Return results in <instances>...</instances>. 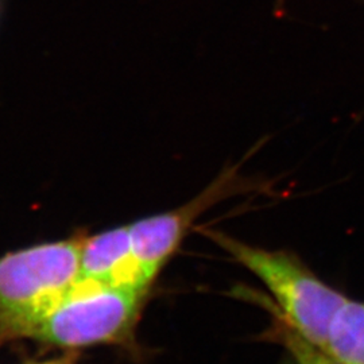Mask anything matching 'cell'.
<instances>
[{"instance_id": "6da1fadb", "label": "cell", "mask_w": 364, "mask_h": 364, "mask_svg": "<svg viewBox=\"0 0 364 364\" xmlns=\"http://www.w3.org/2000/svg\"><path fill=\"white\" fill-rule=\"evenodd\" d=\"M84 236L0 257V346L31 338L80 278Z\"/></svg>"}, {"instance_id": "52a82bcc", "label": "cell", "mask_w": 364, "mask_h": 364, "mask_svg": "<svg viewBox=\"0 0 364 364\" xmlns=\"http://www.w3.org/2000/svg\"><path fill=\"white\" fill-rule=\"evenodd\" d=\"M277 335L297 364H343L321 348L299 336L281 316L277 321Z\"/></svg>"}, {"instance_id": "30bf717a", "label": "cell", "mask_w": 364, "mask_h": 364, "mask_svg": "<svg viewBox=\"0 0 364 364\" xmlns=\"http://www.w3.org/2000/svg\"><path fill=\"white\" fill-rule=\"evenodd\" d=\"M1 4H3V0H0V14H1Z\"/></svg>"}, {"instance_id": "8992f818", "label": "cell", "mask_w": 364, "mask_h": 364, "mask_svg": "<svg viewBox=\"0 0 364 364\" xmlns=\"http://www.w3.org/2000/svg\"><path fill=\"white\" fill-rule=\"evenodd\" d=\"M343 364H364V304L346 299L328 329L323 350Z\"/></svg>"}, {"instance_id": "7a4b0ae2", "label": "cell", "mask_w": 364, "mask_h": 364, "mask_svg": "<svg viewBox=\"0 0 364 364\" xmlns=\"http://www.w3.org/2000/svg\"><path fill=\"white\" fill-rule=\"evenodd\" d=\"M209 237L259 278L277 299L281 317L299 336L326 348L331 321L346 296L287 252L250 246L221 232H209Z\"/></svg>"}, {"instance_id": "5b68a950", "label": "cell", "mask_w": 364, "mask_h": 364, "mask_svg": "<svg viewBox=\"0 0 364 364\" xmlns=\"http://www.w3.org/2000/svg\"><path fill=\"white\" fill-rule=\"evenodd\" d=\"M80 278L108 287L147 293L142 274L134 257L130 227H117L85 237L81 246Z\"/></svg>"}, {"instance_id": "9c48e42d", "label": "cell", "mask_w": 364, "mask_h": 364, "mask_svg": "<svg viewBox=\"0 0 364 364\" xmlns=\"http://www.w3.org/2000/svg\"><path fill=\"white\" fill-rule=\"evenodd\" d=\"M287 0H275V6H274V11L278 15L279 11L284 9V4H285Z\"/></svg>"}, {"instance_id": "277c9868", "label": "cell", "mask_w": 364, "mask_h": 364, "mask_svg": "<svg viewBox=\"0 0 364 364\" xmlns=\"http://www.w3.org/2000/svg\"><path fill=\"white\" fill-rule=\"evenodd\" d=\"M269 139V135L263 136L258 144L250 149L240 162L225 166L201 193L180 208L158 213L129 225L134 257L146 287H151L156 275L181 245L183 236L189 231L193 221L200 218L203 212L230 196L255 189L257 181L240 176L239 170L250 156L267 144Z\"/></svg>"}, {"instance_id": "3957f363", "label": "cell", "mask_w": 364, "mask_h": 364, "mask_svg": "<svg viewBox=\"0 0 364 364\" xmlns=\"http://www.w3.org/2000/svg\"><path fill=\"white\" fill-rule=\"evenodd\" d=\"M144 296L78 278L31 338L63 350L117 343L135 326Z\"/></svg>"}, {"instance_id": "ba28073f", "label": "cell", "mask_w": 364, "mask_h": 364, "mask_svg": "<svg viewBox=\"0 0 364 364\" xmlns=\"http://www.w3.org/2000/svg\"><path fill=\"white\" fill-rule=\"evenodd\" d=\"M34 364H75V360L70 356H65V358L53 359V360H46V362H42V363Z\"/></svg>"}]
</instances>
